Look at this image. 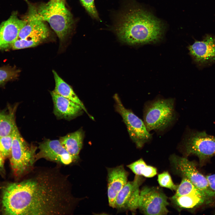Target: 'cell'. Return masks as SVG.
I'll list each match as a JSON object with an SVG mask.
<instances>
[{
  "label": "cell",
  "mask_w": 215,
  "mask_h": 215,
  "mask_svg": "<svg viewBox=\"0 0 215 215\" xmlns=\"http://www.w3.org/2000/svg\"><path fill=\"white\" fill-rule=\"evenodd\" d=\"M57 166L34 167L28 177L3 189L1 204L5 214H72L79 199L72 193L67 175Z\"/></svg>",
  "instance_id": "1"
},
{
  "label": "cell",
  "mask_w": 215,
  "mask_h": 215,
  "mask_svg": "<svg viewBox=\"0 0 215 215\" xmlns=\"http://www.w3.org/2000/svg\"><path fill=\"white\" fill-rule=\"evenodd\" d=\"M114 29L122 41L135 44L158 41L162 36L164 26L160 21L150 13L133 7L119 15Z\"/></svg>",
  "instance_id": "2"
},
{
  "label": "cell",
  "mask_w": 215,
  "mask_h": 215,
  "mask_svg": "<svg viewBox=\"0 0 215 215\" xmlns=\"http://www.w3.org/2000/svg\"><path fill=\"white\" fill-rule=\"evenodd\" d=\"M35 14L39 19L47 22L60 41H63L70 33L73 22L64 0H50L38 7L34 6Z\"/></svg>",
  "instance_id": "3"
},
{
  "label": "cell",
  "mask_w": 215,
  "mask_h": 215,
  "mask_svg": "<svg viewBox=\"0 0 215 215\" xmlns=\"http://www.w3.org/2000/svg\"><path fill=\"white\" fill-rule=\"evenodd\" d=\"M176 116L173 99H158L145 106L144 122L149 132L163 131L172 124Z\"/></svg>",
  "instance_id": "4"
},
{
  "label": "cell",
  "mask_w": 215,
  "mask_h": 215,
  "mask_svg": "<svg viewBox=\"0 0 215 215\" xmlns=\"http://www.w3.org/2000/svg\"><path fill=\"white\" fill-rule=\"evenodd\" d=\"M12 146L10 163L14 174L21 177L33 167L36 161V147L29 145L21 135L16 125L12 133Z\"/></svg>",
  "instance_id": "5"
},
{
  "label": "cell",
  "mask_w": 215,
  "mask_h": 215,
  "mask_svg": "<svg viewBox=\"0 0 215 215\" xmlns=\"http://www.w3.org/2000/svg\"><path fill=\"white\" fill-rule=\"evenodd\" d=\"M181 145L186 156L195 155L201 162L215 155V136L205 131H189Z\"/></svg>",
  "instance_id": "6"
},
{
  "label": "cell",
  "mask_w": 215,
  "mask_h": 215,
  "mask_svg": "<svg viewBox=\"0 0 215 215\" xmlns=\"http://www.w3.org/2000/svg\"><path fill=\"white\" fill-rule=\"evenodd\" d=\"M29 5L28 15L25 19L26 23L21 29L18 38L21 39L19 46L22 49L34 47L38 45L47 39L50 34L49 29L44 22L36 17L34 6Z\"/></svg>",
  "instance_id": "7"
},
{
  "label": "cell",
  "mask_w": 215,
  "mask_h": 215,
  "mask_svg": "<svg viewBox=\"0 0 215 215\" xmlns=\"http://www.w3.org/2000/svg\"><path fill=\"white\" fill-rule=\"evenodd\" d=\"M171 162L175 172L180 176L188 179L205 196L207 199L215 196L210 188L206 176L197 169L196 165L187 158L172 155Z\"/></svg>",
  "instance_id": "8"
},
{
  "label": "cell",
  "mask_w": 215,
  "mask_h": 215,
  "mask_svg": "<svg viewBox=\"0 0 215 215\" xmlns=\"http://www.w3.org/2000/svg\"><path fill=\"white\" fill-rule=\"evenodd\" d=\"M115 108L121 115L126 125L130 136L138 148L150 141L152 136L145 124L130 110L125 108L116 94L114 96Z\"/></svg>",
  "instance_id": "9"
},
{
  "label": "cell",
  "mask_w": 215,
  "mask_h": 215,
  "mask_svg": "<svg viewBox=\"0 0 215 215\" xmlns=\"http://www.w3.org/2000/svg\"><path fill=\"white\" fill-rule=\"evenodd\" d=\"M169 203L165 194L160 189L145 186L140 191L138 208L145 215H166Z\"/></svg>",
  "instance_id": "10"
},
{
  "label": "cell",
  "mask_w": 215,
  "mask_h": 215,
  "mask_svg": "<svg viewBox=\"0 0 215 215\" xmlns=\"http://www.w3.org/2000/svg\"><path fill=\"white\" fill-rule=\"evenodd\" d=\"M179 210L193 209L209 201L186 178L182 177L175 194L170 198Z\"/></svg>",
  "instance_id": "11"
},
{
  "label": "cell",
  "mask_w": 215,
  "mask_h": 215,
  "mask_svg": "<svg viewBox=\"0 0 215 215\" xmlns=\"http://www.w3.org/2000/svg\"><path fill=\"white\" fill-rule=\"evenodd\" d=\"M143 180L141 176L136 175L133 181L127 182L116 198L115 208L118 211H136L138 208L139 187Z\"/></svg>",
  "instance_id": "12"
},
{
  "label": "cell",
  "mask_w": 215,
  "mask_h": 215,
  "mask_svg": "<svg viewBox=\"0 0 215 215\" xmlns=\"http://www.w3.org/2000/svg\"><path fill=\"white\" fill-rule=\"evenodd\" d=\"M38 152L36 155V161L43 158L64 165H69L74 161L58 140L47 139L40 143Z\"/></svg>",
  "instance_id": "13"
},
{
  "label": "cell",
  "mask_w": 215,
  "mask_h": 215,
  "mask_svg": "<svg viewBox=\"0 0 215 215\" xmlns=\"http://www.w3.org/2000/svg\"><path fill=\"white\" fill-rule=\"evenodd\" d=\"M188 48L198 64L203 65L215 63V37L207 35L202 40L195 41Z\"/></svg>",
  "instance_id": "14"
},
{
  "label": "cell",
  "mask_w": 215,
  "mask_h": 215,
  "mask_svg": "<svg viewBox=\"0 0 215 215\" xmlns=\"http://www.w3.org/2000/svg\"><path fill=\"white\" fill-rule=\"evenodd\" d=\"M108 197L109 204L115 208V202L119 192L127 182L129 173L123 165L107 168Z\"/></svg>",
  "instance_id": "15"
},
{
  "label": "cell",
  "mask_w": 215,
  "mask_h": 215,
  "mask_svg": "<svg viewBox=\"0 0 215 215\" xmlns=\"http://www.w3.org/2000/svg\"><path fill=\"white\" fill-rule=\"evenodd\" d=\"M25 19L21 20L14 13L0 25V50L12 47L18 38L19 32L25 24Z\"/></svg>",
  "instance_id": "16"
},
{
  "label": "cell",
  "mask_w": 215,
  "mask_h": 215,
  "mask_svg": "<svg viewBox=\"0 0 215 215\" xmlns=\"http://www.w3.org/2000/svg\"><path fill=\"white\" fill-rule=\"evenodd\" d=\"M50 94L54 105L53 113L58 118L72 119L81 114L83 110L79 105L53 90Z\"/></svg>",
  "instance_id": "17"
},
{
  "label": "cell",
  "mask_w": 215,
  "mask_h": 215,
  "mask_svg": "<svg viewBox=\"0 0 215 215\" xmlns=\"http://www.w3.org/2000/svg\"><path fill=\"white\" fill-rule=\"evenodd\" d=\"M84 132L80 129L60 137L61 145L73 158L74 162L79 158V154L82 148Z\"/></svg>",
  "instance_id": "18"
},
{
  "label": "cell",
  "mask_w": 215,
  "mask_h": 215,
  "mask_svg": "<svg viewBox=\"0 0 215 215\" xmlns=\"http://www.w3.org/2000/svg\"><path fill=\"white\" fill-rule=\"evenodd\" d=\"M53 73L55 83L53 91L59 95L79 105L89 116L93 119V117L89 114L84 104L71 87L61 78L55 71L53 70Z\"/></svg>",
  "instance_id": "19"
},
{
  "label": "cell",
  "mask_w": 215,
  "mask_h": 215,
  "mask_svg": "<svg viewBox=\"0 0 215 215\" xmlns=\"http://www.w3.org/2000/svg\"><path fill=\"white\" fill-rule=\"evenodd\" d=\"M127 167L136 175L151 178L157 173L156 168L147 165L142 158L128 165Z\"/></svg>",
  "instance_id": "20"
},
{
  "label": "cell",
  "mask_w": 215,
  "mask_h": 215,
  "mask_svg": "<svg viewBox=\"0 0 215 215\" xmlns=\"http://www.w3.org/2000/svg\"><path fill=\"white\" fill-rule=\"evenodd\" d=\"M16 125L14 113L0 111V137L11 134Z\"/></svg>",
  "instance_id": "21"
},
{
  "label": "cell",
  "mask_w": 215,
  "mask_h": 215,
  "mask_svg": "<svg viewBox=\"0 0 215 215\" xmlns=\"http://www.w3.org/2000/svg\"><path fill=\"white\" fill-rule=\"evenodd\" d=\"M19 70L15 67H0V85L7 81L16 78Z\"/></svg>",
  "instance_id": "22"
},
{
  "label": "cell",
  "mask_w": 215,
  "mask_h": 215,
  "mask_svg": "<svg viewBox=\"0 0 215 215\" xmlns=\"http://www.w3.org/2000/svg\"><path fill=\"white\" fill-rule=\"evenodd\" d=\"M157 180L161 187L168 188L172 191H176L179 185L174 183L171 176L167 171L159 174Z\"/></svg>",
  "instance_id": "23"
},
{
  "label": "cell",
  "mask_w": 215,
  "mask_h": 215,
  "mask_svg": "<svg viewBox=\"0 0 215 215\" xmlns=\"http://www.w3.org/2000/svg\"><path fill=\"white\" fill-rule=\"evenodd\" d=\"M12 141V134L0 137V151L4 158L10 155Z\"/></svg>",
  "instance_id": "24"
},
{
  "label": "cell",
  "mask_w": 215,
  "mask_h": 215,
  "mask_svg": "<svg viewBox=\"0 0 215 215\" xmlns=\"http://www.w3.org/2000/svg\"><path fill=\"white\" fill-rule=\"evenodd\" d=\"M88 13L91 17L96 19H99L98 14L95 7L94 0H80Z\"/></svg>",
  "instance_id": "25"
},
{
  "label": "cell",
  "mask_w": 215,
  "mask_h": 215,
  "mask_svg": "<svg viewBox=\"0 0 215 215\" xmlns=\"http://www.w3.org/2000/svg\"><path fill=\"white\" fill-rule=\"evenodd\" d=\"M211 189L215 194V174L206 176Z\"/></svg>",
  "instance_id": "26"
},
{
  "label": "cell",
  "mask_w": 215,
  "mask_h": 215,
  "mask_svg": "<svg viewBox=\"0 0 215 215\" xmlns=\"http://www.w3.org/2000/svg\"><path fill=\"white\" fill-rule=\"evenodd\" d=\"M4 159L0 151V171H2L3 170Z\"/></svg>",
  "instance_id": "27"
},
{
  "label": "cell",
  "mask_w": 215,
  "mask_h": 215,
  "mask_svg": "<svg viewBox=\"0 0 215 215\" xmlns=\"http://www.w3.org/2000/svg\"><path fill=\"white\" fill-rule=\"evenodd\" d=\"M51 0L56 1V0Z\"/></svg>",
  "instance_id": "28"
}]
</instances>
